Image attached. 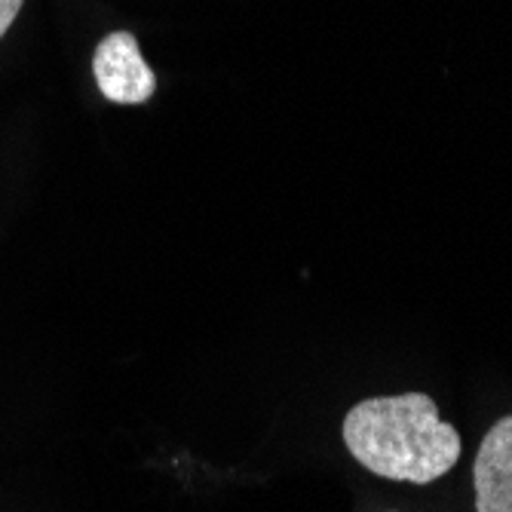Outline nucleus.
I'll list each match as a JSON object with an SVG mask.
<instances>
[{"label": "nucleus", "instance_id": "1", "mask_svg": "<svg viewBox=\"0 0 512 512\" xmlns=\"http://www.w3.org/2000/svg\"><path fill=\"white\" fill-rule=\"evenodd\" d=\"M341 433L365 470L393 482L427 485L460 457V433L442 421L427 393L365 399L347 411Z\"/></svg>", "mask_w": 512, "mask_h": 512}, {"label": "nucleus", "instance_id": "2", "mask_svg": "<svg viewBox=\"0 0 512 512\" xmlns=\"http://www.w3.org/2000/svg\"><path fill=\"white\" fill-rule=\"evenodd\" d=\"M92 74H96L102 96L117 105H142L157 92V74L129 31H114L96 46Z\"/></svg>", "mask_w": 512, "mask_h": 512}, {"label": "nucleus", "instance_id": "3", "mask_svg": "<svg viewBox=\"0 0 512 512\" xmlns=\"http://www.w3.org/2000/svg\"><path fill=\"white\" fill-rule=\"evenodd\" d=\"M473 479L479 512H512V414L485 433Z\"/></svg>", "mask_w": 512, "mask_h": 512}, {"label": "nucleus", "instance_id": "4", "mask_svg": "<svg viewBox=\"0 0 512 512\" xmlns=\"http://www.w3.org/2000/svg\"><path fill=\"white\" fill-rule=\"evenodd\" d=\"M22 4H25V0H0V37H4L10 31V25L16 22Z\"/></svg>", "mask_w": 512, "mask_h": 512}]
</instances>
